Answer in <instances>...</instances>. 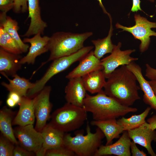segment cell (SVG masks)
I'll return each mask as SVG.
<instances>
[{
  "mask_svg": "<svg viewBox=\"0 0 156 156\" xmlns=\"http://www.w3.org/2000/svg\"><path fill=\"white\" fill-rule=\"evenodd\" d=\"M18 105L19 110L13 120V125H34L36 119L34 98L22 96Z\"/></svg>",
  "mask_w": 156,
  "mask_h": 156,
  "instance_id": "19",
  "label": "cell"
},
{
  "mask_svg": "<svg viewBox=\"0 0 156 156\" xmlns=\"http://www.w3.org/2000/svg\"><path fill=\"white\" fill-rule=\"evenodd\" d=\"M15 144L1 133L0 136V156H13Z\"/></svg>",
  "mask_w": 156,
  "mask_h": 156,
  "instance_id": "29",
  "label": "cell"
},
{
  "mask_svg": "<svg viewBox=\"0 0 156 156\" xmlns=\"http://www.w3.org/2000/svg\"><path fill=\"white\" fill-rule=\"evenodd\" d=\"M148 82L156 96V79L151 80Z\"/></svg>",
  "mask_w": 156,
  "mask_h": 156,
  "instance_id": "40",
  "label": "cell"
},
{
  "mask_svg": "<svg viewBox=\"0 0 156 156\" xmlns=\"http://www.w3.org/2000/svg\"><path fill=\"white\" fill-rule=\"evenodd\" d=\"M134 17L135 23L134 25L127 27L117 23L116 27L117 29H122V31L130 33L135 39L140 40V51L141 53H143L148 48L151 42L150 37H156V32L151 29L152 28H156V22L150 21L139 14H135Z\"/></svg>",
  "mask_w": 156,
  "mask_h": 156,
  "instance_id": "7",
  "label": "cell"
},
{
  "mask_svg": "<svg viewBox=\"0 0 156 156\" xmlns=\"http://www.w3.org/2000/svg\"><path fill=\"white\" fill-rule=\"evenodd\" d=\"M107 79L104 92L121 104L130 107L140 99L138 92L140 89L136 78L126 65L116 69Z\"/></svg>",
  "mask_w": 156,
  "mask_h": 156,
  "instance_id": "1",
  "label": "cell"
},
{
  "mask_svg": "<svg viewBox=\"0 0 156 156\" xmlns=\"http://www.w3.org/2000/svg\"><path fill=\"white\" fill-rule=\"evenodd\" d=\"M151 109L150 107H148L141 114L133 115L128 118L122 116L117 120V123L123 128L124 131L134 129L146 122L145 119Z\"/></svg>",
  "mask_w": 156,
  "mask_h": 156,
  "instance_id": "27",
  "label": "cell"
},
{
  "mask_svg": "<svg viewBox=\"0 0 156 156\" xmlns=\"http://www.w3.org/2000/svg\"><path fill=\"white\" fill-rule=\"evenodd\" d=\"M9 81V83L2 82V86L5 88L9 92H16L21 97L26 96L29 90L34 86V83L30 82L29 79L19 76L17 74L13 76L12 79H10L8 76L3 75Z\"/></svg>",
  "mask_w": 156,
  "mask_h": 156,
  "instance_id": "25",
  "label": "cell"
},
{
  "mask_svg": "<svg viewBox=\"0 0 156 156\" xmlns=\"http://www.w3.org/2000/svg\"><path fill=\"white\" fill-rule=\"evenodd\" d=\"M35 155L34 152L28 151L18 144H15L13 156H32Z\"/></svg>",
  "mask_w": 156,
  "mask_h": 156,
  "instance_id": "32",
  "label": "cell"
},
{
  "mask_svg": "<svg viewBox=\"0 0 156 156\" xmlns=\"http://www.w3.org/2000/svg\"><path fill=\"white\" fill-rule=\"evenodd\" d=\"M84 107L66 103L54 111L49 123L57 129L67 133L79 129L87 119Z\"/></svg>",
  "mask_w": 156,
  "mask_h": 156,
  "instance_id": "5",
  "label": "cell"
},
{
  "mask_svg": "<svg viewBox=\"0 0 156 156\" xmlns=\"http://www.w3.org/2000/svg\"><path fill=\"white\" fill-rule=\"evenodd\" d=\"M51 88L50 86L44 87L33 98L34 112L36 119L35 129L41 132L47 125L51 117L50 113L53 105L50 101Z\"/></svg>",
  "mask_w": 156,
  "mask_h": 156,
  "instance_id": "9",
  "label": "cell"
},
{
  "mask_svg": "<svg viewBox=\"0 0 156 156\" xmlns=\"http://www.w3.org/2000/svg\"><path fill=\"white\" fill-rule=\"evenodd\" d=\"M93 47L91 46L84 47L74 53L53 60L43 76L36 81L37 87L40 89L43 88L53 76L66 70L74 63L80 60Z\"/></svg>",
  "mask_w": 156,
  "mask_h": 156,
  "instance_id": "6",
  "label": "cell"
},
{
  "mask_svg": "<svg viewBox=\"0 0 156 156\" xmlns=\"http://www.w3.org/2000/svg\"><path fill=\"white\" fill-rule=\"evenodd\" d=\"M0 26L2 27L18 44L23 53L27 51L29 46L24 43L21 39L18 33L19 27L17 21L6 15V13L1 12Z\"/></svg>",
  "mask_w": 156,
  "mask_h": 156,
  "instance_id": "23",
  "label": "cell"
},
{
  "mask_svg": "<svg viewBox=\"0 0 156 156\" xmlns=\"http://www.w3.org/2000/svg\"><path fill=\"white\" fill-rule=\"evenodd\" d=\"M128 68L135 75L139 83L140 89L144 93L143 100L151 109L156 111V96L148 83L143 76L140 66L134 62L126 65Z\"/></svg>",
  "mask_w": 156,
  "mask_h": 156,
  "instance_id": "18",
  "label": "cell"
},
{
  "mask_svg": "<svg viewBox=\"0 0 156 156\" xmlns=\"http://www.w3.org/2000/svg\"><path fill=\"white\" fill-rule=\"evenodd\" d=\"M93 35L91 32L81 33L58 31L50 37L48 43V51L50 52L49 58L42 63L33 74L50 61L59 58L70 55L83 48L84 43Z\"/></svg>",
  "mask_w": 156,
  "mask_h": 156,
  "instance_id": "3",
  "label": "cell"
},
{
  "mask_svg": "<svg viewBox=\"0 0 156 156\" xmlns=\"http://www.w3.org/2000/svg\"><path fill=\"white\" fill-rule=\"evenodd\" d=\"M28 0H14L13 10L15 13H25L28 10Z\"/></svg>",
  "mask_w": 156,
  "mask_h": 156,
  "instance_id": "31",
  "label": "cell"
},
{
  "mask_svg": "<svg viewBox=\"0 0 156 156\" xmlns=\"http://www.w3.org/2000/svg\"><path fill=\"white\" fill-rule=\"evenodd\" d=\"M22 58L20 54L11 53L0 48L1 74L13 77L21 68L20 60Z\"/></svg>",
  "mask_w": 156,
  "mask_h": 156,
  "instance_id": "20",
  "label": "cell"
},
{
  "mask_svg": "<svg viewBox=\"0 0 156 156\" xmlns=\"http://www.w3.org/2000/svg\"><path fill=\"white\" fill-rule=\"evenodd\" d=\"M145 76L150 80L156 79V69L152 67L148 64H146Z\"/></svg>",
  "mask_w": 156,
  "mask_h": 156,
  "instance_id": "34",
  "label": "cell"
},
{
  "mask_svg": "<svg viewBox=\"0 0 156 156\" xmlns=\"http://www.w3.org/2000/svg\"><path fill=\"white\" fill-rule=\"evenodd\" d=\"M147 121L152 130H155L156 129V115H154L148 118Z\"/></svg>",
  "mask_w": 156,
  "mask_h": 156,
  "instance_id": "38",
  "label": "cell"
},
{
  "mask_svg": "<svg viewBox=\"0 0 156 156\" xmlns=\"http://www.w3.org/2000/svg\"><path fill=\"white\" fill-rule=\"evenodd\" d=\"M8 97L12 99L17 104L20 102L22 97L18 94L14 92H10Z\"/></svg>",
  "mask_w": 156,
  "mask_h": 156,
  "instance_id": "37",
  "label": "cell"
},
{
  "mask_svg": "<svg viewBox=\"0 0 156 156\" xmlns=\"http://www.w3.org/2000/svg\"><path fill=\"white\" fill-rule=\"evenodd\" d=\"M76 155L73 152L64 146L47 150L45 154V156H74Z\"/></svg>",
  "mask_w": 156,
  "mask_h": 156,
  "instance_id": "30",
  "label": "cell"
},
{
  "mask_svg": "<svg viewBox=\"0 0 156 156\" xmlns=\"http://www.w3.org/2000/svg\"><path fill=\"white\" fill-rule=\"evenodd\" d=\"M90 124L99 128L103 133L106 138V145L111 144L113 140L119 138L120 134L124 131L123 128L117 123L116 119L93 120Z\"/></svg>",
  "mask_w": 156,
  "mask_h": 156,
  "instance_id": "21",
  "label": "cell"
},
{
  "mask_svg": "<svg viewBox=\"0 0 156 156\" xmlns=\"http://www.w3.org/2000/svg\"><path fill=\"white\" fill-rule=\"evenodd\" d=\"M127 131L133 141L146 148L151 156H156L151 146L152 141L156 142V131L150 128L149 123L146 122L138 127Z\"/></svg>",
  "mask_w": 156,
  "mask_h": 156,
  "instance_id": "12",
  "label": "cell"
},
{
  "mask_svg": "<svg viewBox=\"0 0 156 156\" xmlns=\"http://www.w3.org/2000/svg\"><path fill=\"white\" fill-rule=\"evenodd\" d=\"M18 144L36 154L42 147L43 138L40 132L37 130L33 125L18 126L14 129Z\"/></svg>",
  "mask_w": 156,
  "mask_h": 156,
  "instance_id": "10",
  "label": "cell"
},
{
  "mask_svg": "<svg viewBox=\"0 0 156 156\" xmlns=\"http://www.w3.org/2000/svg\"><path fill=\"white\" fill-rule=\"evenodd\" d=\"M131 153L132 156H146L147 154L142 150H140L137 147L136 144L131 141L130 144Z\"/></svg>",
  "mask_w": 156,
  "mask_h": 156,
  "instance_id": "35",
  "label": "cell"
},
{
  "mask_svg": "<svg viewBox=\"0 0 156 156\" xmlns=\"http://www.w3.org/2000/svg\"><path fill=\"white\" fill-rule=\"evenodd\" d=\"M40 33H38L31 38H25L23 39L25 43L30 44L29 51L27 54L21 59V64H34L36 57L48 51V43L50 37L47 36L42 37Z\"/></svg>",
  "mask_w": 156,
  "mask_h": 156,
  "instance_id": "11",
  "label": "cell"
},
{
  "mask_svg": "<svg viewBox=\"0 0 156 156\" xmlns=\"http://www.w3.org/2000/svg\"><path fill=\"white\" fill-rule=\"evenodd\" d=\"M6 103L8 106L10 108L14 107L17 104L12 99L8 97L6 101Z\"/></svg>",
  "mask_w": 156,
  "mask_h": 156,
  "instance_id": "39",
  "label": "cell"
},
{
  "mask_svg": "<svg viewBox=\"0 0 156 156\" xmlns=\"http://www.w3.org/2000/svg\"><path fill=\"white\" fill-rule=\"evenodd\" d=\"M15 112L6 106L2 107L0 110V130L1 133L15 144H18L15 136L12 122Z\"/></svg>",
  "mask_w": 156,
  "mask_h": 156,
  "instance_id": "22",
  "label": "cell"
},
{
  "mask_svg": "<svg viewBox=\"0 0 156 156\" xmlns=\"http://www.w3.org/2000/svg\"><path fill=\"white\" fill-rule=\"evenodd\" d=\"M65 88L66 103L83 107L86 94L81 77L70 79Z\"/></svg>",
  "mask_w": 156,
  "mask_h": 156,
  "instance_id": "17",
  "label": "cell"
},
{
  "mask_svg": "<svg viewBox=\"0 0 156 156\" xmlns=\"http://www.w3.org/2000/svg\"><path fill=\"white\" fill-rule=\"evenodd\" d=\"M86 134L85 135L81 132H77L73 137L68 133H65L63 140V145L72 151L79 156L94 155L101 145L105 135L98 127L94 133H92L89 124H87Z\"/></svg>",
  "mask_w": 156,
  "mask_h": 156,
  "instance_id": "4",
  "label": "cell"
},
{
  "mask_svg": "<svg viewBox=\"0 0 156 156\" xmlns=\"http://www.w3.org/2000/svg\"><path fill=\"white\" fill-rule=\"evenodd\" d=\"M122 43L119 42L115 45L111 54L101 61V64L106 79L117 68L120 66L127 65L131 62L138 60L137 58L131 56V54L135 51V49L122 51L120 48Z\"/></svg>",
  "mask_w": 156,
  "mask_h": 156,
  "instance_id": "8",
  "label": "cell"
},
{
  "mask_svg": "<svg viewBox=\"0 0 156 156\" xmlns=\"http://www.w3.org/2000/svg\"><path fill=\"white\" fill-rule=\"evenodd\" d=\"M83 107L91 113L95 120L116 119L130 112H136L135 107L123 105L113 98L107 95L103 90L94 96L86 93Z\"/></svg>",
  "mask_w": 156,
  "mask_h": 156,
  "instance_id": "2",
  "label": "cell"
},
{
  "mask_svg": "<svg viewBox=\"0 0 156 156\" xmlns=\"http://www.w3.org/2000/svg\"><path fill=\"white\" fill-rule=\"evenodd\" d=\"M107 14L109 18L110 22L109 30L107 36L103 39L91 40L95 47L94 50L93 51L94 54L97 58L100 60L105 54L111 53L115 46L112 43L111 39L113 30L112 19L109 13H108Z\"/></svg>",
  "mask_w": 156,
  "mask_h": 156,
  "instance_id": "26",
  "label": "cell"
},
{
  "mask_svg": "<svg viewBox=\"0 0 156 156\" xmlns=\"http://www.w3.org/2000/svg\"><path fill=\"white\" fill-rule=\"evenodd\" d=\"M27 2L28 18H30V23L27 30L22 36L29 37L38 33L43 35L47 25L41 18L39 0H28Z\"/></svg>",
  "mask_w": 156,
  "mask_h": 156,
  "instance_id": "15",
  "label": "cell"
},
{
  "mask_svg": "<svg viewBox=\"0 0 156 156\" xmlns=\"http://www.w3.org/2000/svg\"><path fill=\"white\" fill-rule=\"evenodd\" d=\"M43 138L41 148L36 154L37 156H44L48 150L57 148L63 145L65 133L47 124L40 132Z\"/></svg>",
  "mask_w": 156,
  "mask_h": 156,
  "instance_id": "14",
  "label": "cell"
},
{
  "mask_svg": "<svg viewBox=\"0 0 156 156\" xmlns=\"http://www.w3.org/2000/svg\"><path fill=\"white\" fill-rule=\"evenodd\" d=\"M97 1L99 2V5L102 8L104 13L107 14L108 13L107 12L106 9L103 5L102 0H97Z\"/></svg>",
  "mask_w": 156,
  "mask_h": 156,
  "instance_id": "41",
  "label": "cell"
},
{
  "mask_svg": "<svg viewBox=\"0 0 156 156\" xmlns=\"http://www.w3.org/2000/svg\"><path fill=\"white\" fill-rule=\"evenodd\" d=\"M0 48L10 53L20 54L23 53L16 41L2 27L0 26Z\"/></svg>",
  "mask_w": 156,
  "mask_h": 156,
  "instance_id": "28",
  "label": "cell"
},
{
  "mask_svg": "<svg viewBox=\"0 0 156 156\" xmlns=\"http://www.w3.org/2000/svg\"><path fill=\"white\" fill-rule=\"evenodd\" d=\"M131 139L127 131L123 132L119 139L113 144L101 145L94 156L115 155L118 156H130Z\"/></svg>",
  "mask_w": 156,
  "mask_h": 156,
  "instance_id": "13",
  "label": "cell"
},
{
  "mask_svg": "<svg viewBox=\"0 0 156 156\" xmlns=\"http://www.w3.org/2000/svg\"><path fill=\"white\" fill-rule=\"evenodd\" d=\"M79 61L78 65L66 76V78L69 79L82 77L94 71L103 69L100 60L95 56L93 51H91Z\"/></svg>",
  "mask_w": 156,
  "mask_h": 156,
  "instance_id": "16",
  "label": "cell"
},
{
  "mask_svg": "<svg viewBox=\"0 0 156 156\" xmlns=\"http://www.w3.org/2000/svg\"><path fill=\"white\" fill-rule=\"evenodd\" d=\"M81 78L86 91L92 94L97 93L102 90L106 81L102 70L94 71Z\"/></svg>",
  "mask_w": 156,
  "mask_h": 156,
  "instance_id": "24",
  "label": "cell"
},
{
  "mask_svg": "<svg viewBox=\"0 0 156 156\" xmlns=\"http://www.w3.org/2000/svg\"><path fill=\"white\" fill-rule=\"evenodd\" d=\"M14 6V0H0V10L1 12L7 13L13 9Z\"/></svg>",
  "mask_w": 156,
  "mask_h": 156,
  "instance_id": "33",
  "label": "cell"
},
{
  "mask_svg": "<svg viewBox=\"0 0 156 156\" xmlns=\"http://www.w3.org/2000/svg\"><path fill=\"white\" fill-rule=\"evenodd\" d=\"M133 5L131 11L132 12H137L139 10L142 11L140 6V3L141 1L140 0H132ZM152 2H153L154 0H148Z\"/></svg>",
  "mask_w": 156,
  "mask_h": 156,
  "instance_id": "36",
  "label": "cell"
}]
</instances>
